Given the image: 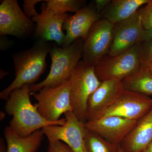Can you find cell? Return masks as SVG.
I'll list each match as a JSON object with an SVG mask.
<instances>
[{
	"label": "cell",
	"mask_w": 152,
	"mask_h": 152,
	"mask_svg": "<svg viewBox=\"0 0 152 152\" xmlns=\"http://www.w3.org/2000/svg\"><path fill=\"white\" fill-rule=\"evenodd\" d=\"M31 92L29 85L14 90L5 106L6 113L12 116L10 126L18 135L25 137L46 126L65 124V118L55 122L46 120L38 111L37 104L31 102Z\"/></svg>",
	"instance_id": "1"
},
{
	"label": "cell",
	"mask_w": 152,
	"mask_h": 152,
	"mask_svg": "<svg viewBox=\"0 0 152 152\" xmlns=\"http://www.w3.org/2000/svg\"><path fill=\"white\" fill-rule=\"evenodd\" d=\"M53 44L42 40H37L29 49L14 54L13 61L15 78L8 87L0 93V99L7 101L14 90L26 85L34 84L47 66L46 58Z\"/></svg>",
	"instance_id": "2"
},
{
	"label": "cell",
	"mask_w": 152,
	"mask_h": 152,
	"mask_svg": "<svg viewBox=\"0 0 152 152\" xmlns=\"http://www.w3.org/2000/svg\"><path fill=\"white\" fill-rule=\"evenodd\" d=\"M83 44V40L80 38L65 48L53 44L50 52L52 60L50 73L42 81L30 85L31 92H38L45 87L55 88L69 80L82 58Z\"/></svg>",
	"instance_id": "3"
},
{
	"label": "cell",
	"mask_w": 152,
	"mask_h": 152,
	"mask_svg": "<svg viewBox=\"0 0 152 152\" xmlns=\"http://www.w3.org/2000/svg\"><path fill=\"white\" fill-rule=\"evenodd\" d=\"M94 68L81 60L69 78L73 112L83 123L87 121V104L89 98L102 83L97 77Z\"/></svg>",
	"instance_id": "4"
},
{
	"label": "cell",
	"mask_w": 152,
	"mask_h": 152,
	"mask_svg": "<svg viewBox=\"0 0 152 152\" xmlns=\"http://www.w3.org/2000/svg\"><path fill=\"white\" fill-rule=\"evenodd\" d=\"M141 65L139 42L117 56L106 55L95 67L94 70L101 82L110 80L122 81L135 72Z\"/></svg>",
	"instance_id": "5"
},
{
	"label": "cell",
	"mask_w": 152,
	"mask_h": 152,
	"mask_svg": "<svg viewBox=\"0 0 152 152\" xmlns=\"http://www.w3.org/2000/svg\"><path fill=\"white\" fill-rule=\"evenodd\" d=\"M69 79L55 88L45 87L37 93L31 92L37 101L38 111L50 122L58 121L63 114L73 111Z\"/></svg>",
	"instance_id": "6"
},
{
	"label": "cell",
	"mask_w": 152,
	"mask_h": 152,
	"mask_svg": "<svg viewBox=\"0 0 152 152\" xmlns=\"http://www.w3.org/2000/svg\"><path fill=\"white\" fill-rule=\"evenodd\" d=\"M114 24L101 18L91 28L84 41L82 60L95 67L106 55L109 54L113 44Z\"/></svg>",
	"instance_id": "7"
},
{
	"label": "cell",
	"mask_w": 152,
	"mask_h": 152,
	"mask_svg": "<svg viewBox=\"0 0 152 152\" xmlns=\"http://www.w3.org/2000/svg\"><path fill=\"white\" fill-rule=\"evenodd\" d=\"M66 122L62 125H50L42 129L48 140H59L67 144L74 152H88L86 144L87 129L73 111L64 114Z\"/></svg>",
	"instance_id": "8"
},
{
	"label": "cell",
	"mask_w": 152,
	"mask_h": 152,
	"mask_svg": "<svg viewBox=\"0 0 152 152\" xmlns=\"http://www.w3.org/2000/svg\"><path fill=\"white\" fill-rule=\"evenodd\" d=\"M36 26L22 11L17 0H3L0 5V35L23 38L35 32Z\"/></svg>",
	"instance_id": "9"
},
{
	"label": "cell",
	"mask_w": 152,
	"mask_h": 152,
	"mask_svg": "<svg viewBox=\"0 0 152 152\" xmlns=\"http://www.w3.org/2000/svg\"><path fill=\"white\" fill-rule=\"evenodd\" d=\"M152 108V99L148 96L124 90L116 101L98 118L115 116L140 121Z\"/></svg>",
	"instance_id": "10"
},
{
	"label": "cell",
	"mask_w": 152,
	"mask_h": 152,
	"mask_svg": "<svg viewBox=\"0 0 152 152\" xmlns=\"http://www.w3.org/2000/svg\"><path fill=\"white\" fill-rule=\"evenodd\" d=\"M139 121L110 116L101 117L84 123L88 129L96 133L107 141L118 145L132 130Z\"/></svg>",
	"instance_id": "11"
},
{
	"label": "cell",
	"mask_w": 152,
	"mask_h": 152,
	"mask_svg": "<svg viewBox=\"0 0 152 152\" xmlns=\"http://www.w3.org/2000/svg\"><path fill=\"white\" fill-rule=\"evenodd\" d=\"M143 29L140 9L129 18L114 24L113 44L109 55L117 56L140 42Z\"/></svg>",
	"instance_id": "12"
},
{
	"label": "cell",
	"mask_w": 152,
	"mask_h": 152,
	"mask_svg": "<svg viewBox=\"0 0 152 152\" xmlns=\"http://www.w3.org/2000/svg\"><path fill=\"white\" fill-rule=\"evenodd\" d=\"M41 10V14L31 18L37 23L35 32L36 39L46 42L53 41L59 47H62L66 38L63 26L70 15H57L50 12L47 9L45 1L42 3Z\"/></svg>",
	"instance_id": "13"
},
{
	"label": "cell",
	"mask_w": 152,
	"mask_h": 152,
	"mask_svg": "<svg viewBox=\"0 0 152 152\" xmlns=\"http://www.w3.org/2000/svg\"><path fill=\"white\" fill-rule=\"evenodd\" d=\"M101 19L96 10L94 1L75 15L68 17L63 26L66 31L65 40L62 48L69 46L78 39H86L93 25Z\"/></svg>",
	"instance_id": "14"
},
{
	"label": "cell",
	"mask_w": 152,
	"mask_h": 152,
	"mask_svg": "<svg viewBox=\"0 0 152 152\" xmlns=\"http://www.w3.org/2000/svg\"><path fill=\"white\" fill-rule=\"evenodd\" d=\"M124 91L122 82L119 80L102 82L88 100L87 121L98 118L116 101Z\"/></svg>",
	"instance_id": "15"
},
{
	"label": "cell",
	"mask_w": 152,
	"mask_h": 152,
	"mask_svg": "<svg viewBox=\"0 0 152 152\" xmlns=\"http://www.w3.org/2000/svg\"><path fill=\"white\" fill-rule=\"evenodd\" d=\"M152 141V108L120 144L125 152H145Z\"/></svg>",
	"instance_id": "16"
},
{
	"label": "cell",
	"mask_w": 152,
	"mask_h": 152,
	"mask_svg": "<svg viewBox=\"0 0 152 152\" xmlns=\"http://www.w3.org/2000/svg\"><path fill=\"white\" fill-rule=\"evenodd\" d=\"M44 135L41 129L28 137H21L10 126L6 127L4 137L7 142V152H36L40 146Z\"/></svg>",
	"instance_id": "17"
},
{
	"label": "cell",
	"mask_w": 152,
	"mask_h": 152,
	"mask_svg": "<svg viewBox=\"0 0 152 152\" xmlns=\"http://www.w3.org/2000/svg\"><path fill=\"white\" fill-rule=\"evenodd\" d=\"M149 0H113L101 15L115 24L129 18Z\"/></svg>",
	"instance_id": "18"
},
{
	"label": "cell",
	"mask_w": 152,
	"mask_h": 152,
	"mask_svg": "<svg viewBox=\"0 0 152 152\" xmlns=\"http://www.w3.org/2000/svg\"><path fill=\"white\" fill-rule=\"evenodd\" d=\"M121 81L124 90L152 95V75L146 65L142 64L137 71Z\"/></svg>",
	"instance_id": "19"
},
{
	"label": "cell",
	"mask_w": 152,
	"mask_h": 152,
	"mask_svg": "<svg viewBox=\"0 0 152 152\" xmlns=\"http://www.w3.org/2000/svg\"><path fill=\"white\" fill-rule=\"evenodd\" d=\"M48 10L57 15H64L67 12H77L86 6L84 0H46Z\"/></svg>",
	"instance_id": "20"
},
{
	"label": "cell",
	"mask_w": 152,
	"mask_h": 152,
	"mask_svg": "<svg viewBox=\"0 0 152 152\" xmlns=\"http://www.w3.org/2000/svg\"><path fill=\"white\" fill-rule=\"evenodd\" d=\"M86 144L88 152H117L118 150V145L109 142L88 129Z\"/></svg>",
	"instance_id": "21"
},
{
	"label": "cell",
	"mask_w": 152,
	"mask_h": 152,
	"mask_svg": "<svg viewBox=\"0 0 152 152\" xmlns=\"http://www.w3.org/2000/svg\"><path fill=\"white\" fill-rule=\"evenodd\" d=\"M142 26L145 30H152V0L140 8Z\"/></svg>",
	"instance_id": "22"
},
{
	"label": "cell",
	"mask_w": 152,
	"mask_h": 152,
	"mask_svg": "<svg viewBox=\"0 0 152 152\" xmlns=\"http://www.w3.org/2000/svg\"><path fill=\"white\" fill-rule=\"evenodd\" d=\"M140 52L142 64L147 66L152 62V39L140 43Z\"/></svg>",
	"instance_id": "23"
},
{
	"label": "cell",
	"mask_w": 152,
	"mask_h": 152,
	"mask_svg": "<svg viewBox=\"0 0 152 152\" xmlns=\"http://www.w3.org/2000/svg\"><path fill=\"white\" fill-rule=\"evenodd\" d=\"M48 152H74L67 144L59 140H48Z\"/></svg>",
	"instance_id": "24"
},
{
	"label": "cell",
	"mask_w": 152,
	"mask_h": 152,
	"mask_svg": "<svg viewBox=\"0 0 152 152\" xmlns=\"http://www.w3.org/2000/svg\"><path fill=\"white\" fill-rule=\"evenodd\" d=\"M42 0H24V1L23 7L25 14L28 18H33L37 16L39 13L36 11V5L40 2H43Z\"/></svg>",
	"instance_id": "25"
},
{
	"label": "cell",
	"mask_w": 152,
	"mask_h": 152,
	"mask_svg": "<svg viewBox=\"0 0 152 152\" xmlns=\"http://www.w3.org/2000/svg\"><path fill=\"white\" fill-rule=\"evenodd\" d=\"M111 1V0H95L94 1L96 10L101 17L103 11L110 4Z\"/></svg>",
	"instance_id": "26"
},
{
	"label": "cell",
	"mask_w": 152,
	"mask_h": 152,
	"mask_svg": "<svg viewBox=\"0 0 152 152\" xmlns=\"http://www.w3.org/2000/svg\"><path fill=\"white\" fill-rule=\"evenodd\" d=\"M152 39V30H147L143 29L142 31L141 35L140 42Z\"/></svg>",
	"instance_id": "27"
},
{
	"label": "cell",
	"mask_w": 152,
	"mask_h": 152,
	"mask_svg": "<svg viewBox=\"0 0 152 152\" xmlns=\"http://www.w3.org/2000/svg\"><path fill=\"white\" fill-rule=\"evenodd\" d=\"M0 152H7V147L4 145L0 146Z\"/></svg>",
	"instance_id": "28"
},
{
	"label": "cell",
	"mask_w": 152,
	"mask_h": 152,
	"mask_svg": "<svg viewBox=\"0 0 152 152\" xmlns=\"http://www.w3.org/2000/svg\"><path fill=\"white\" fill-rule=\"evenodd\" d=\"M145 152H152V141L147 148Z\"/></svg>",
	"instance_id": "29"
},
{
	"label": "cell",
	"mask_w": 152,
	"mask_h": 152,
	"mask_svg": "<svg viewBox=\"0 0 152 152\" xmlns=\"http://www.w3.org/2000/svg\"><path fill=\"white\" fill-rule=\"evenodd\" d=\"M147 66H148V69L149 70L152 75V62L147 65Z\"/></svg>",
	"instance_id": "30"
},
{
	"label": "cell",
	"mask_w": 152,
	"mask_h": 152,
	"mask_svg": "<svg viewBox=\"0 0 152 152\" xmlns=\"http://www.w3.org/2000/svg\"><path fill=\"white\" fill-rule=\"evenodd\" d=\"M117 152H125L122 149V148H121V146H120V145H118V150H117Z\"/></svg>",
	"instance_id": "31"
},
{
	"label": "cell",
	"mask_w": 152,
	"mask_h": 152,
	"mask_svg": "<svg viewBox=\"0 0 152 152\" xmlns=\"http://www.w3.org/2000/svg\"><path fill=\"white\" fill-rule=\"evenodd\" d=\"M1 115H2V116H1V118H2V120L4 118V117H5V116H3V115H5V113H3V112H2V113H1Z\"/></svg>",
	"instance_id": "32"
}]
</instances>
